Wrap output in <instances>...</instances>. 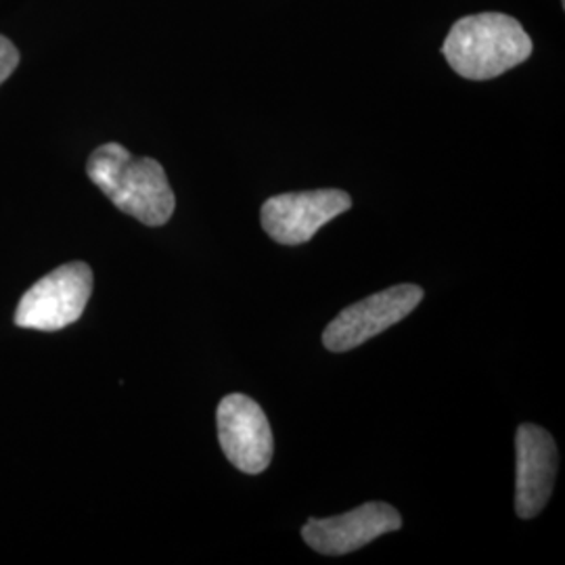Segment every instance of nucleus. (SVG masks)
<instances>
[{"mask_svg": "<svg viewBox=\"0 0 565 565\" xmlns=\"http://www.w3.org/2000/svg\"><path fill=\"white\" fill-rule=\"evenodd\" d=\"M86 174L111 203L139 223L162 226L174 214L177 198L153 158H135L118 142H105L93 151Z\"/></svg>", "mask_w": 565, "mask_h": 565, "instance_id": "1", "label": "nucleus"}, {"mask_svg": "<svg viewBox=\"0 0 565 565\" xmlns=\"http://www.w3.org/2000/svg\"><path fill=\"white\" fill-rule=\"evenodd\" d=\"M534 51L522 23L505 13H478L457 21L443 55L467 81H492L524 63Z\"/></svg>", "mask_w": 565, "mask_h": 565, "instance_id": "2", "label": "nucleus"}, {"mask_svg": "<svg viewBox=\"0 0 565 565\" xmlns=\"http://www.w3.org/2000/svg\"><path fill=\"white\" fill-rule=\"evenodd\" d=\"M93 294V270L84 263L63 264L34 282L15 310V324L36 331H60L76 323Z\"/></svg>", "mask_w": 565, "mask_h": 565, "instance_id": "3", "label": "nucleus"}, {"mask_svg": "<svg viewBox=\"0 0 565 565\" xmlns=\"http://www.w3.org/2000/svg\"><path fill=\"white\" fill-rule=\"evenodd\" d=\"M422 300V287L396 285L352 303L324 329V348L331 352H348L366 340H373L385 329L406 319Z\"/></svg>", "mask_w": 565, "mask_h": 565, "instance_id": "4", "label": "nucleus"}, {"mask_svg": "<svg viewBox=\"0 0 565 565\" xmlns=\"http://www.w3.org/2000/svg\"><path fill=\"white\" fill-rule=\"evenodd\" d=\"M352 207V198L340 189L282 193L266 200L260 212L264 231L282 245L308 243L324 224Z\"/></svg>", "mask_w": 565, "mask_h": 565, "instance_id": "5", "label": "nucleus"}, {"mask_svg": "<svg viewBox=\"0 0 565 565\" xmlns=\"http://www.w3.org/2000/svg\"><path fill=\"white\" fill-rule=\"evenodd\" d=\"M218 443L231 463L256 476L273 461L275 443L263 406L245 394H228L216 413Z\"/></svg>", "mask_w": 565, "mask_h": 565, "instance_id": "6", "label": "nucleus"}, {"mask_svg": "<svg viewBox=\"0 0 565 565\" xmlns=\"http://www.w3.org/2000/svg\"><path fill=\"white\" fill-rule=\"evenodd\" d=\"M403 518L387 503H364L338 518H310L302 527L303 541L323 555H345L373 543L387 532L401 530Z\"/></svg>", "mask_w": 565, "mask_h": 565, "instance_id": "7", "label": "nucleus"}, {"mask_svg": "<svg viewBox=\"0 0 565 565\" xmlns=\"http://www.w3.org/2000/svg\"><path fill=\"white\" fill-rule=\"evenodd\" d=\"M518 482L515 511L522 520H532L545 509L557 473V446L553 436L539 425L522 424L515 438Z\"/></svg>", "mask_w": 565, "mask_h": 565, "instance_id": "8", "label": "nucleus"}, {"mask_svg": "<svg viewBox=\"0 0 565 565\" xmlns=\"http://www.w3.org/2000/svg\"><path fill=\"white\" fill-rule=\"evenodd\" d=\"M18 63H20V51L9 39L0 36V84L15 72Z\"/></svg>", "mask_w": 565, "mask_h": 565, "instance_id": "9", "label": "nucleus"}]
</instances>
